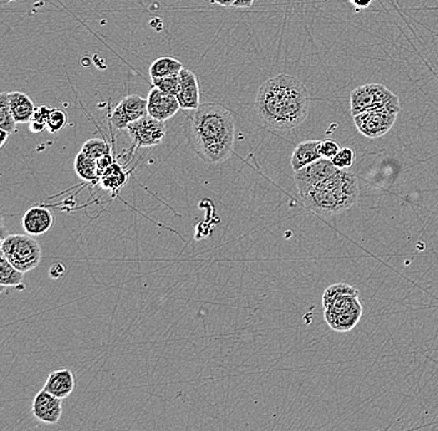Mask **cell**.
<instances>
[{"instance_id":"cell-1","label":"cell","mask_w":438,"mask_h":431,"mask_svg":"<svg viewBox=\"0 0 438 431\" xmlns=\"http://www.w3.org/2000/svg\"><path fill=\"white\" fill-rule=\"evenodd\" d=\"M312 106L307 86L290 75H277L259 88L255 111L272 131H292L305 122Z\"/></svg>"},{"instance_id":"cell-2","label":"cell","mask_w":438,"mask_h":431,"mask_svg":"<svg viewBox=\"0 0 438 431\" xmlns=\"http://www.w3.org/2000/svg\"><path fill=\"white\" fill-rule=\"evenodd\" d=\"M185 137L190 147L208 165H219L233 155L235 121L228 108L203 103L185 118Z\"/></svg>"},{"instance_id":"cell-3","label":"cell","mask_w":438,"mask_h":431,"mask_svg":"<svg viewBox=\"0 0 438 431\" xmlns=\"http://www.w3.org/2000/svg\"><path fill=\"white\" fill-rule=\"evenodd\" d=\"M359 194V182L355 175L345 170H339L335 175L312 188L302 200L309 210L330 217L354 207Z\"/></svg>"},{"instance_id":"cell-4","label":"cell","mask_w":438,"mask_h":431,"mask_svg":"<svg viewBox=\"0 0 438 431\" xmlns=\"http://www.w3.org/2000/svg\"><path fill=\"white\" fill-rule=\"evenodd\" d=\"M0 255L21 272L34 270L41 261V247L31 235L14 234L1 239Z\"/></svg>"},{"instance_id":"cell-5","label":"cell","mask_w":438,"mask_h":431,"mask_svg":"<svg viewBox=\"0 0 438 431\" xmlns=\"http://www.w3.org/2000/svg\"><path fill=\"white\" fill-rule=\"evenodd\" d=\"M387 108L401 112V102L389 88L381 83H366L354 88L350 93V111L352 116L372 110Z\"/></svg>"},{"instance_id":"cell-6","label":"cell","mask_w":438,"mask_h":431,"mask_svg":"<svg viewBox=\"0 0 438 431\" xmlns=\"http://www.w3.org/2000/svg\"><path fill=\"white\" fill-rule=\"evenodd\" d=\"M327 326L336 332H349L362 317L359 295H345L324 308Z\"/></svg>"},{"instance_id":"cell-7","label":"cell","mask_w":438,"mask_h":431,"mask_svg":"<svg viewBox=\"0 0 438 431\" xmlns=\"http://www.w3.org/2000/svg\"><path fill=\"white\" fill-rule=\"evenodd\" d=\"M397 116L399 112L381 108V110L361 112L352 117L357 131L360 132L362 136L375 140L391 131L394 122L397 120Z\"/></svg>"},{"instance_id":"cell-8","label":"cell","mask_w":438,"mask_h":431,"mask_svg":"<svg viewBox=\"0 0 438 431\" xmlns=\"http://www.w3.org/2000/svg\"><path fill=\"white\" fill-rule=\"evenodd\" d=\"M127 132L131 137L135 147L148 148L161 145L165 136V127L163 121L156 120L150 115L132 122L127 126Z\"/></svg>"},{"instance_id":"cell-9","label":"cell","mask_w":438,"mask_h":431,"mask_svg":"<svg viewBox=\"0 0 438 431\" xmlns=\"http://www.w3.org/2000/svg\"><path fill=\"white\" fill-rule=\"evenodd\" d=\"M337 170L339 168H336L330 160L325 158H322L300 170H297L294 175V180L300 198L305 197L312 188H315L329 177L335 175Z\"/></svg>"},{"instance_id":"cell-10","label":"cell","mask_w":438,"mask_h":431,"mask_svg":"<svg viewBox=\"0 0 438 431\" xmlns=\"http://www.w3.org/2000/svg\"><path fill=\"white\" fill-rule=\"evenodd\" d=\"M146 115H148L147 100L138 95H128L122 98L113 108L110 121L112 126L117 130H126L130 123L140 120Z\"/></svg>"},{"instance_id":"cell-11","label":"cell","mask_w":438,"mask_h":431,"mask_svg":"<svg viewBox=\"0 0 438 431\" xmlns=\"http://www.w3.org/2000/svg\"><path fill=\"white\" fill-rule=\"evenodd\" d=\"M63 399L55 397L46 390H40L35 395L31 412L39 422L44 424H58L63 417Z\"/></svg>"},{"instance_id":"cell-12","label":"cell","mask_w":438,"mask_h":431,"mask_svg":"<svg viewBox=\"0 0 438 431\" xmlns=\"http://www.w3.org/2000/svg\"><path fill=\"white\" fill-rule=\"evenodd\" d=\"M180 108V102L175 95L163 93L155 86L151 88L147 97V111L150 116L165 122L175 116Z\"/></svg>"},{"instance_id":"cell-13","label":"cell","mask_w":438,"mask_h":431,"mask_svg":"<svg viewBox=\"0 0 438 431\" xmlns=\"http://www.w3.org/2000/svg\"><path fill=\"white\" fill-rule=\"evenodd\" d=\"M180 88L177 100L182 110H195L200 107V85L192 70L183 68L180 71Z\"/></svg>"},{"instance_id":"cell-14","label":"cell","mask_w":438,"mask_h":431,"mask_svg":"<svg viewBox=\"0 0 438 431\" xmlns=\"http://www.w3.org/2000/svg\"><path fill=\"white\" fill-rule=\"evenodd\" d=\"M54 225V217L49 209L44 207H33L28 209L23 217V228L25 233L31 237H39L48 233Z\"/></svg>"},{"instance_id":"cell-15","label":"cell","mask_w":438,"mask_h":431,"mask_svg":"<svg viewBox=\"0 0 438 431\" xmlns=\"http://www.w3.org/2000/svg\"><path fill=\"white\" fill-rule=\"evenodd\" d=\"M43 389L60 399L70 397L75 389V377L73 372L70 369H58L51 372Z\"/></svg>"},{"instance_id":"cell-16","label":"cell","mask_w":438,"mask_h":431,"mask_svg":"<svg viewBox=\"0 0 438 431\" xmlns=\"http://www.w3.org/2000/svg\"><path fill=\"white\" fill-rule=\"evenodd\" d=\"M319 145H320V141H305L297 145L290 158V165L294 172L300 170L317 160H322V155L319 152Z\"/></svg>"},{"instance_id":"cell-17","label":"cell","mask_w":438,"mask_h":431,"mask_svg":"<svg viewBox=\"0 0 438 431\" xmlns=\"http://www.w3.org/2000/svg\"><path fill=\"white\" fill-rule=\"evenodd\" d=\"M9 106L16 123H29L36 108L33 100L19 91L9 93Z\"/></svg>"},{"instance_id":"cell-18","label":"cell","mask_w":438,"mask_h":431,"mask_svg":"<svg viewBox=\"0 0 438 431\" xmlns=\"http://www.w3.org/2000/svg\"><path fill=\"white\" fill-rule=\"evenodd\" d=\"M127 180H128V173L126 170H123L121 165H118L117 162H113L108 170H103L101 173L98 183H100L103 189L115 194L118 190H121L122 187H125Z\"/></svg>"},{"instance_id":"cell-19","label":"cell","mask_w":438,"mask_h":431,"mask_svg":"<svg viewBox=\"0 0 438 431\" xmlns=\"http://www.w3.org/2000/svg\"><path fill=\"white\" fill-rule=\"evenodd\" d=\"M73 167L80 180L88 182V183H98L100 170H98V160H93L80 150L75 158Z\"/></svg>"},{"instance_id":"cell-20","label":"cell","mask_w":438,"mask_h":431,"mask_svg":"<svg viewBox=\"0 0 438 431\" xmlns=\"http://www.w3.org/2000/svg\"><path fill=\"white\" fill-rule=\"evenodd\" d=\"M182 70H183V65L177 58L163 56V58H157L151 63V66L148 68V73L151 78H160L180 75Z\"/></svg>"},{"instance_id":"cell-21","label":"cell","mask_w":438,"mask_h":431,"mask_svg":"<svg viewBox=\"0 0 438 431\" xmlns=\"http://www.w3.org/2000/svg\"><path fill=\"white\" fill-rule=\"evenodd\" d=\"M24 280V272L13 266L6 257L0 255V285L1 287H19Z\"/></svg>"},{"instance_id":"cell-22","label":"cell","mask_w":438,"mask_h":431,"mask_svg":"<svg viewBox=\"0 0 438 431\" xmlns=\"http://www.w3.org/2000/svg\"><path fill=\"white\" fill-rule=\"evenodd\" d=\"M345 295H359V291L349 284H345V282H337V284L331 285L322 294V307L325 308L327 306L331 305L334 301Z\"/></svg>"},{"instance_id":"cell-23","label":"cell","mask_w":438,"mask_h":431,"mask_svg":"<svg viewBox=\"0 0 438 431\" xmlns=\"http://www.w3.org/2000/svg\"><path fill=\"white\" fill-rule=\"evenodd\" d=\"M16 121L9 106V93H0V128L13 135L16 131Z\"/></svg>"},{"instance_id":"cell-24","label":"cell","mask_w":438,"mask_h":431,"mask_svg":"<svg viewBox=\"0 0 438 431\" xmlns=\"http://www.w3.org/2000/svg\"><path fill=\"white\" fill-rule=\"evenodd\" d=\"M81 152L96 160L101 158L103 155L111 153L108 142L101 140V138H91V140L85 142L83 148H81Z\"/></svg>"},{"instance_id":"cell-25","label":"cell","mask_w":438,"mask_h":431,"mask_svg":"<svg viewBox=\"0 0 438 431\" xmlns=\"http://www.w3.org/2000/svg\"><path fill=\"white\" fill-rule=\"evenodd\" d=\"M50 111L51 108L46 106H39L35 108L34 115L29 121V131L31 133H40L48 126Z\"/></svg>"},{"instance_id":"cell-26","label":"cell","mask_w":438,"mask_h":431,"mask_svg":"<svg viewBox=\"0 0 438 431\" xmlns=\"http://www.w3.org/2000/svg\"><path fill=\"white\" fill-rule=\"evenodd\" d=\"M152 85L155 88H160L163 93L175 95L180 93V75H173V76H165V78H151Z\"/></svg>"},{"instance_id":"cell-27","label":"cell","mask_w":438,"mask_h":431,"mask_svg":"<svg viewBox=\"0 0 438 431\" xmlns=\"http://www.w3.org/2000/svg\"><path fill=\"white\" fill-rule=\"evenodd\" d=\"M68 125V115L60 108H51L46 130L50 133H56L61 131Z\"/></svg>"},{"instance_id":"cell-28","label":"cell","mask_w":438,"mask_h":431,"mask_svg":"<svg viewBox=\"0 0 438 431\" xmlns=\"http://www.w3.org/2000/svg\"><path fill=\"white\" fill-rule=\"evenodd\" d=\"M331 162L339 170H347V168H350L355 163V152H354V150L349 148V147L341 148L339 150V153L331 160Z\"/></svg>"},{"instance_id":"cell-29","label":"cell","mask_w":438,"mask_h":431,"mask_svg":"<svg viewBox=\"0 0 438 431\" xmlns=\"http://www.w3.org/2000/svg\"><path fill=\"white\" fill-rule=\"evenodd\" d=\"M340 150L339 145L331 140L320 141V145H319V152L322 155V158H325V160H332Z\"/></svg>"},{"instance_id":"cell-30","label":"cell","mask_w":438,"mask_h":431,"mask_svg":"<svg viewBox=\"0 0 438 431\" xmlns=\"http://www.w3.org/2000/svg\"><path fill=\"white\" fill-rule=\"evenodd\" d=\"M113 162H115V160H113V157H112L111 153H108V155H103L101 158H98V170H100V175H101L103 170H108V167H110Z\"/></svg>"},{"instance_id":"cell-31","label":"cell","mask_w":438,"mask_h":431,"mask_svg":"<svg viewBox=\"0 0 438 431\" xmlns=\"http://www.w3.org/2000/svg\"><path fill=\"white\" fill-rule=\"evenodd\" d=\"M65 272H66V269L63 266V264H54L53 266L50 267L49 270V276L51 279H60V277H63L65 275Z\"/></svg>"},{"instance_id":"cell-32","label":"cell","mask_w":438,"mask_h":431,"mask_svg":"<svg viewBox=\"0 0 438 431\" xmlns=\"http://www.w3.org/2000/svg\"><path fill=\"white\" fill-rule=\"evenodd\" d=\"M349 1L357 10L366 9V8H369L372 4V0H349Z\"/></svg>"},{"instance_id":"cell-33","label":"cell","mask_w":438,"mask_h":431,"mask_svg":"<svg viewBox=\"0 0 438 431\" xmlns=\"http://www.w3.org/2000/svg\"><path fill=\"white\" fill-rule=\"evenodd\" d=\"M254 0H237L234 8H249L253 5Z\"/></svg>"},{"instance_id":"cell-34","label":"cell","mask_w":438,"mask_h":431,"mask_svg":"<svg viewBox=\"0 0 438 431\" xmlns=\"http://www.w3.org/2000/svg\"><path fill=\"white\" fill-rule=\"evenodd\" d=\"M213 4H218L220 6H234L237 0H210Z\"/></svg>"},{"instance_id":"cell-35","label":"cell","mask_w":438,"mask_h":431,"mask_svg":"<svg viewBox=\"0 0 438 431\" xmlns=\"http://www.w3.org/2000/svg\"><path fill=\"white\" fill-rule=\"evenodd\" d=\"M9 136V132L4 131V130L0 128V147H4L5 142H6Z\"/></svg>"},{"instance_id":"cell-36","label":"cell","mask_w":438,"mask_h":431,"mask_svg":"<svg viewBox=\"0 0 438 431\" xmlns=\"http://www.w3.org/2000/svg\"><path fill=\"white\" fill-rule=\"evenodd\" d=\"M4 3H10V1H15V0H3Z\"/></svg>"}]
</instances>
